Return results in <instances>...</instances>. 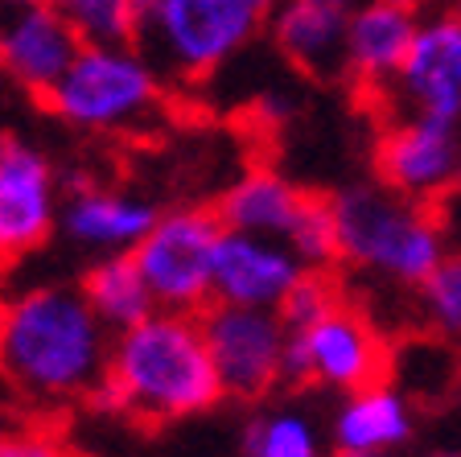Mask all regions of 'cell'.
I'll list each match as a JSON object with an SVG mask.
<instances>
[{
	"label": "cell",
	"mask_w": 461,
	"mask_h": 457,
	"mask_svg": "<svg viewBox=\"0 0 461 457\" xmlns=\"http://www.w3.org/2000/svg\"><path fill=\"white\" fill-rule=\"evenodd\" d=\"M412 400L387 379L346 391L330 416V441L346 453H400L412 441Z\"/></svg>",
	"instance_id": "e0dca14e"
},
{
	"label": "cell",
	"mask_w": 461,
	"mask_h": 457,
	"mask_svg": "<svg viewBox=\"0 0 461 457\" xmlns=\"http://www.w3.org/2000/svg\"><path fill=\"white\" fill-rule=\"evenodd\" d=\"M305 272L309 268L285 239L222 227L219 256H214V301L280 309Z\"/></svg>",
	"instance_id": "4fadbf2b"
},
{
	"label": "cell",
	"mask_w": 461,
	"mask_h": 457,
	"mask_svg": "<svg viewBox=\"0 0 461 457\" xmlns=\"http://www.w3.org/2000/svg\"><path fill=\"white\" fill-rule=\"evenodd\" d=\"M309 190L293 186L280 169H268V165H251L240 178L230 181L219 198V219L222 227L230 231H251V235H276L285 239L293 219H297L301 202H305Z\"/></svg>",
	"instance_id": "ac0fdd59"
},
{
	"label": "cell",
	"mask_w": 461,
	"mask_h": 457,
	"mask_svg": "<svg viewBox=\"0 0 461 457\" xmlns=\"http://www.w3.org/2000/svg\"><path fill=\"white\" fill-rule=\"evenodd\" d=\"M0 457H67L50 433L29 425H0Z\"/></svg>",
	"instance_id": "d4e9b609"
},
{
	"label": "cell",
	"mask_w": 461,
	"mask_h": 457,
	"mask_svg": "<svg viewBox=\"0 0 461 457\" xmlns=\"http://www.w3.org/2000/svg\"><path fill=\"white\" fill-rule=\"evenodd\" d=\"M219 210L173 206L161 210L153 231L136 243V264L157 297V309L202 314L214 301V256H219Z\"/></svg>",
	"instance_id": "8992f818"
},
{
	"label": "cell",
	"mask_w": 461,
	"mask_h": 457,
	"mask_svg": "<svg viewBox=\"0 0 461 457\" xmlns=\"http://www.w3.org/2000/svg\"><path fill=\"white\" fill-rule=\"evenodd\" d=\"M243 457H330L321 425L297 404H276L248 420Z\"/></svg>",
	"instance_id": "ffe728a7"
},
{
	"label": "cell",
	"mask_w": 461,
	"mask_h": 457,
	"mask_svg": "<svg viewBox=\"0 0 461 457\" xmlns=\"http://www.w3.org/2000/svg\"><path fill=\"white\" fill-rule=\"evenodd\" d=\"M222 400L211 346L202 334V314L157 309L144 322L112 338L107 379L91 404L136 416L144 425H169L211 412Z\"/></svg>",
	"instance_id": "7a4b0ae2"
},
{
	"label": "cell",
	"mask_w": 461,
	"mask_h": 457,
	"mask_svg": "<svg viewBox=\"0 0 461 457\" xmlns=\"http://www.w3.org/2000/svg\"><path fill=\"white\" fill-rule=\"evenodd\" d=\"M112 338L83 288L41 285L0 305L5 375L17 396L38 404L91 400L107 379Z\"/></svg>",
	"instance_id": "6da1fadb"
},
{
	"label": "cell",
	"mask_w": 461,
	"mask_h": 457,
	"mask_svg": "<svg viewBox=\"0 0 461 457\" xmlns=\"http://www.w3.org/2000/svg\"><path fill=\"white\" fill-rule=\"evenodd\" d=\"M416 9L400 0H358L346 21V70L371 99H384L416 38Z\"/></svg>",
	"instance_id": "5bb4252c"
},
{
	"label": "cell",
	"mask_w": 461,
	"mask_h": 457,
	"mask_svg": "<svg viewBox=\"0 0 461 457\" xmlns=\"http://www.w3.org/2000/svg\"><path fill=\"white\" fill-rule=\"evenodd\" d=\"M83 46L86 41L75 21L50 0L0 13V75L21 91L46 99Z\"/></svg>",
	"instance_id": "7c38bea8"
},
{
	"label": "cell",
	"mask_w": 461,
	"mask_h": 457,
	"mask_svg": "<svg viewBox=\"0 0 461 457\" xmlns=\"http://www.w3.org/2000/svg\"><path fill=\"white\" fill-rule=\"evenodd\" d=\"M330 457H400V453H346V449H334Z\"/></svg>",
	"instance_id": "4316f807"
},
{
	"label": "cell",
	"mask_w": 461,
	"mask_h": 457,
	"mask_svg": "<svg viewBox=\"0 0 461 457\" xmlns=\"http://www.w3.org/2000/svg\"><path fill=\"white\" fill-rule=\"evenodd\" d=\"M264 5H268V9H276V0H264Z\"/></svg>",
	"instance_id": "d6a6232c"
},
{
	"label": "cell",
	"mask_w": 461,
	"mask_h": 457,
	"mask_svg": "<svg viewBox=\"0 0 461 457\" xmlns=\"http://www.w3.org/2000/svg\"><path fill=\"white\" fill-rule=\"evenodd\" d=\"M21 5H33V0H0V13H5V9H21Z\"/></svg>",
	"instance_id": "83f0119b"
},
{
	"label": "cell",
	"mask_w": 461,
	"mask_h": 457,
	"mask_svg": "<svg viewBox=\"0 0 461 457\" xmlns=\"http://www.w3.org/2000/svg\"><path fill=\"white\" fill-rule=\"evenodd\" d=\"M202 334L227 400H264L280 383H288L293 334L276 309L211 301L202 309Z\"/></svg>",
	"instance_id": "ba28073f"
},
{
	"label": "cell",
	"mask_w": 461,
	"mask_h": 457,
	"mask_svg": "<svg viewBox=\"0 0 461 457\" xmlns=\"http://www.w3.org/2000/svg\"><path fill=\"white\" fill-rule=\"evenodd\" d=\"M384 99H392V112L461 124V9H441L416 25L412 50Z\"/></svg>",
	"instance_id": "8fae6325"
},
{
	"label": "cell",
	"mask_w": 461,
	"mask_h": 457,
	"mask_svg": "<svg viewBox=\"0 0 461 457\" xmlns=\"http://www.w3.org/2000/svg\"><path fill=\"white\" fill-rule=\"evenodd\" d=\"M285 243L301 256L305 268H330L342 264V239H338V210L334 198H321V194H305L297 219L288 227Z\"/></svg>",
	"instance_id": "44dd1931"
},
{
	"label": "cell",
	"mask_w": 461,
	"mask_h": 457,
	"mask_svg": "<svg viewBox=\"0 0 461 457\" xmlns=\"http://www.w3.org/2000/svg\"><path fill=\"white\" fill-rule=\"evenodd\" d=\"M400 5H408V9H420L424 0H400Z\"/></svg>",
	"instance_id": "f1b7e54d"
},
{
	"label": "cell",
	"mask_w": 461,
	"mask_h": 457,
	"mask_svg": "<svg viewBox=\"0 0 461 457\" xmlns=\"http://www.w3.org/2000/svg\"><path fill=\"white\" fill-rule=\"evenodd\" d=\"M288 383H313L338 396L387 379L392 346L355 301L330 305L301 330H288Z\"/></svg>",
	"instance_id": "52a82bcc"
},
{
	"label": "cell",
	"mask_w": 461,
	"mask_h": 457,
	"mask_svg": "<svg viewBox=\"0 0 461 457\" xmlns=\"http://www.w3.org/2000/svg\"><path fill=\"white\" fill-rule=\"evenodd\" d=\"M264 0H153L144 13L140 46L161 75L177 83H202L251 46L268 25Z\"/></svg>",
	"instance_id": "5b68a950"
},
{
	"label": "cell",
	"mask_w": 461,
	"mask_h": 457,
	"mask_svg": "<svg viewBox=\"0 0 461 457\" xmlns=\"http://www.w3.org/2000/svg\"><path fill=\"white\" fill-rule=\"evenodd\" d=\"M83 297L91 301L104 325L112 334L128 330V325L144 322L149 314H157V297L144 280L140 264H136L132 251H112V256H99L95 264L83 272Z\"/></svg>",
	"instance_id": "d6986e66"
},
{
	"label": "cell",
	"mask_w": 461,
	"mask_h": 457,
	"mask_svg": "<svg viewBox=\"0 0 461 457\" xmlns=\"http://www.w3.org/2000/svg\"><path fill=\"white\" fill-rule=\"evenodd\" d=\"M75 21L83 41H136L144 13L136 0H50Z\"/></svg>",
	"instance_id": "603a6c76"
},
{
	"label": "cell",
	"mask_w": 461,
	"mask_h": 457,
	"mask_svg": "<svg viewBox=\"0 0 461 457\" xmlns=\"http://www.w3.org/2000/svg\"><path fill=\"white\" fill-rule=\"evenodd\" d=\"M432 457H461V453H432Z\"/></svg>",
	"instance_id": "1f68e13d"
},
{
	"label": "cell",
	"mask_w": 461,
	"mask_h": 457,
	"mask_svg": "<svg viewBox=\"0 0 461 457\" xmlns=\"http://www.w3.org/2000/svg\"><path fill=\"white\" fill-rule=\"evenodd\" d=\"M342 264L395 288H416L449 256V227L441 210L412 202L379 181L334 194Z\"/></svg>",
	"instance_id": "3957f363"
},
{
	"label": "cell",
	"mask_w": 461,
	"mask_h": 457,
	"mask_svg": "<svg viewBox=\"0 0 461 457\" xmlns=\"http://www.w3.org/2000/svg\"><path fill=\"white\" fill-rule=\"evenodd\" d=\"M13 391H17V388L9 383V375H5V362H0V408H5V400H9Z\"/></svg>",
	"instance_id": "484cf974"
},
{
	"label": "cell",
	"mask_w": 461,
	"mask_h": 457,
	"mask_svg": "<svg viewBox=\"0 0 461 457\" xmlns=\"http://www.w3.org/2000/svg\"><path fill=\"white\" fill-rule=\"evenodd\" d=\"M62 178L41 149L9 141L0 149V264H17L62 223Z\"/></svg>",
	"instance_id": "30bf717a"
},
{
	"label": "cell",
	"mask_w": 461,
	"mask_h": 457,
	"mask_svg": "<svg viewBox=\"0 0 461 457\" xmlns=\"http://www.w3.org/2000/svg\"><path fill=\"white\" fill-rule=\"evenodd\" d=\"M412 293L416 314L429 325V334H437L445 343H461V256L449 251Z\"/></svg>",
	"instance_id": "7402d4cb"
},
{
	"label": "cell",
	"mask_w": 461,
	"mask_h": 457,
	"mask_svg": "<svg viewBox=\"0 0 461 457\" xmlns=\"http://www.w3.org/2000/svg\"><path fill=\"white\" fill-rule=\"evenodd\" d=\"M457 194H461V169H457Z\"/></svg>",
	"instance_id": "836d02e7"
},
{
	"label": "cell",
	"mask_w": 461,
	"mask_h": 457,
	"mask_svg": "<svg viewBox=\"0 0 461 457\" xmlns=\"http://www.w3.org/2000/svg\"><path fill=\"white\" fill-rule=\"evenodd\" d=\"M157 223V210L149 198L128 190H107L91 181H70L62 198V235L83 251L112 256V251H136Z\"/></svg>",
	"instance_id": "9a60e30c"
},
{
	"label": "cell",
	"mask_w": 461,
	"mask_h": 457,
	"mask_svg": "<svg viewBox=\"0 0 461 457\" xmlns=\"http://www.w3.org/2000/svg\"><path fill=\"white\" fill-rule=\"evenodd\" d=\"M346 21L350 9L338 0H276L268 13V38L305 75H342Z\"/></svg>",
	"instance_id": "2e32d148"
},
{
	"label": "cell",
	"mask_w": 461,
	"mask_h": 457,
	"mask_svg": "<svg viewBox=\"0 0 461 457\" xmlns=\"http://www.w3.org/2000/svg\"><path fill=\"white\" fill-rule=\"evenodd\" d=\"M46 104L78 133H136L161 115V67L140 41H86Z\"/></svg>",
	"instance_id": "277c9868"
},
{
	"label": "cell",
	"mask_w": 461,
	"mask_h": 457,
	"mask_svg": "<svg viewBox=\"0 0 461 457\" xmlns=\"http://www.w3.org/2000/svg\"><path fill=\"white\" fill-rule=\"evenodd\" d=\"M9 141H13V136L5 133V128H0V149H5V144H9Z\"/></svg>",
	"instance_id": "f546056e"
},
{
	"label": "cell",
	"mask_w": 461,
	"mask_h": 457,
	"mask_svg": "<svg viewBox=\"0 0 461 457\" xmlns=\"http://www.w3.org/2000/svg\"><path fill=\"white\" fill-rule=\"evenodd\" d=\"M342 288H338V280L330 277V268H309L305 277L293 285V293L285 297V305H280L276 314L285 317L288 330H301V325H309L313 317H321L330 309V305L342 301Z\"/></svg>",
	"instance_id": "cb8c5ba5"
},
{
	"label": "cell",
	"mask_w": 461,
	"mask_h": 457,
	"mask_svg": "<svg viewBox=\"0 0 461 457\" xmlns=\"http://www.w3.org/2000/svg\"><path fill=\"white\" fill-rule=\"evenodd\" d=\"M338 5H346V9H355V5H358V0H338Z\"/></svg>",
	"instance_id": "4dcf8cb0"
},
{
	"label": "cell",
	"mask_w": 461,
	"mask_h": 457,
	"mask_svg": "<svg viewBox=\"0 0 461 457\" xmlns=\"http://www.w3.org/2000/svg\"><path fill=\"white\" fill-rule=\"evenodd\" d=\"M461 124L420 112H392L375 136V181L412 202L441 206L457 194Z\"/></svg>",
	"instance_id": "9c48e42d"
}]
</instances>
